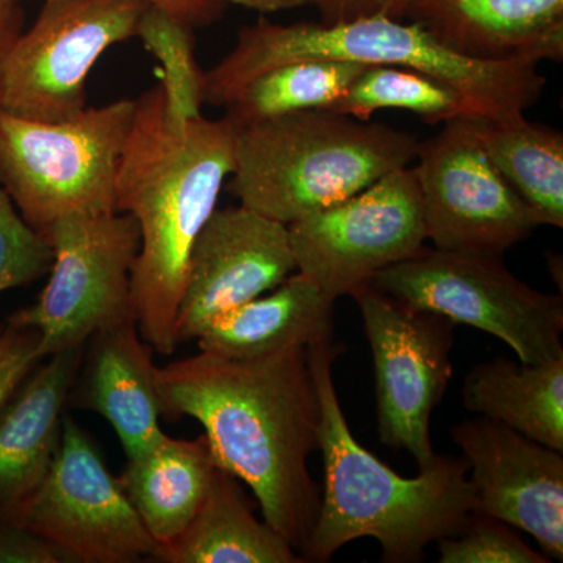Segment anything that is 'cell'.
<instances>
[{
    "label": "cell",
    "mask_w": 563,
    "mask_h": 563,
    "mask_svg": "<svg viewBox=\"0 0 563 563\" xmlns=\"http://www.w3.org/2000/svg\"><path fill=\"white\" fill-rule=\"evenodd\" d=\"M402 20L479 60L563 58V0H410Z\"/></svg>",
    "instance_id": "18"
},
{
    "label": "cell",
    "mask_w": 563,
    "mask_h": 563,
    "mask_svg": "<svg viewBox=\"0 0 563 563\" xmlns=\"http://www.w3.org/2000/svg\"><path fill=\"white\" fill-rule=\"evenodd\" d=\"M217 466L206 435H165L146 453L128 459L118 481L158 550L176 542L195 520Z\"/></svg>",
    "instance_id": "20"
},
{
    "label": "cell",
    "mask_w": 563,
    "mask_h": 563,
    "mask_svg": "<svg viewBox=\"0 0 563 563\" xmlns=\"http://www.w3.org/2000/svg\"><path fill=\"white\" fill-rule=\"evenodd\" d=\"M85 346L43 358L0 407V526H16L54 465Z\"/></svg>",
    "instance_id": "16"
},
{
    "label": "cell",
    "mask_w": 563,
    "mask_h": 563,
    "mask_svg": "<svg viewBox=\"0 0 563 563\" xmlns=\"http://www.w3.org/2000/svg\"><path fill=\"white\" fill-rule=\"evenodd\" d=\"M235 129L233 196L287 225L412 165L420 143L390 125L329 110L299 111Z\"/></svg>",
    "instance_id": "5"
},
{
    "label": "cell",
    "mask_w": 563,
    "mask_h": 563,
    "mask_svg": "<svg viewBox=\"0 0 563 563\" xmlns=\"http://www.w3.org/2000/svg\"><path fill=\"white\" fill-rule=\"evenodd\" d=\"M41 235L52 250L49 280L38 301L7 322L35 329L43 358L85 346L103 329L135 320L132 269L140 231L131 214H73Z\"/></svg>",
    "instance_id": "8"
},
{
    "label": "cell",
    "mask_w": 563,
    "mask_h": 563,
    "mask_svg": "<svg viewBox=\"0 0 563 563\" xmlns=\"http://www.w3.org/2000/svg\"><path fill=\"white\" fill-rule=\"evenodd\" d=\"M462 398L468 412L563 453V357L536 365L507 357L479 363L466 373Z\"/></svg>",
    "instance_id": "22"
},
{
    "label": "cell",
    "mask_w": 563,
    "mask_h": 563,
    "mask_svg": "<svg viewBox=\"0 0 563 563\" xmlns=\"http://www.w3.org/2000/svg\"><path fill=\"white\" fill-rule=\"evenodd\" d=\"M333 310L335 299L296 272L268 296H258L211 322L198 339L199 351L250 361L332 342Z\"/></svg>",
    "instance_id": "19"
},
{
    "label": "cell",
    "mask_w": 563,
    "mask_h": 563,
    "mask_svg": "<svg viewBox=\"0 0 563 563\" xmlns=\"http://www.w3.org/2000/svg\"><path fill=\"white\" fill-rule=\"evenodd\" d=\"M49 543L18 526H0V563H62Z\"/></svg>",
    "instance_id": "31"
},
{
    "label": "cell",
    "mask_w": 563,
    "mask_h": 563,
    "mask_svg": "<svg viewBox=\"0 0 563 563\" xmlns=\"http://www.w3.org/2000/svg\"><path fill=\"white\" fill-rule=\"evenodd\" d=\"M296 272L339 299L424 247V211L413 166L288 224Z\"/></svg>",
    "instance_id": "11"
},
{
    "label": "cell",
    "mask_w": 563,
    "mask_h": 563,
    "mask_svg": "<svg viewBox=\"0 0 563 563\" xmlns=\"http://www.w3.org/2000/svg\"><path fill=\"white\" fill-rule=\"evenodd\" d=\"M136 99L62 121L0 111V187L36 232L73 214L114 210V184Z\"/></svg>",
    "instance_id": "6"
},
{
    "label": "cell",
    "mask_w": 563,
    "mask_h": 563,
    "mask_svg": "<svg viewBox=\"0 0 563 563\" xmlns=\"http://www.w3.org/2000/svg\"><path fill=\"white\" fill-rule=\"evenodd\" d=\"M295 272L287 224L242 203L214 210L191 251L177 343L198 340L221 314L274 290Z\"/></svg>",
    "instance_id": "14"
},
{
    "label": "cell",
    "mask_w": 563,
    "mask_h": 563,
    "mask_svg": "<svg viewBox=\"0 0 563 563\" xmlns=\"http://www.w3.org/2000/svg\"><path fill=\"white\" fill-rule=\"evenodd\" d=\"M372 285L415 309L498 336L520 362L563 357V299L529 287L501 255L422 247L388 266Z\"/></svg>",
    "instance_id": "7"
},
{
    "label": "cell",
    "mask_w": 563,
    "mask_h": 563,
    "mask_svg": "<svg viewBox=\"0 0 563 563\" xmlns=\"http://www.w3.org/2000/svg\"><path fill=\"white\" fill-rule=\"evenodd\" d=\"M235 125L180 121L166 110L161 85L136 99L114 184V210L139 224L132 269L136 328L158 354L177 350L176 320L192 247L232 176Z\"/></svg>",
    "instance_id": "2"
},
{
    "label": "cell",
    "mask_w": 563,
    "mask_h": 563,
    "mask_svg": "<svg viewBox=\"0 0 563 563\" xmlns=\"http://www.w3.org/2000/svg\"><path fill=\"white\" fill-rule=\"evenodd\" d=\"M365 68L335 60L284 63L244 81L221 109L235 128L299 111L332 110Z\"/></svg>",
    "instance_id": "24"
},
{
    "label": "cell",
    "mask_w": 563,
    "mask_h": 563,
    "mask_svg": "<svg viewBox=\"0 0 563 563\" xmlns=\"http://www.w3.org/2000/svg\"><path fill=\"white\" fill-rule=\"evenodd\" d=\"M51 265V244L0 187V292L33 284L49 273Z\"/></svg>",
    "instance_id": "28"
},
{
    "label": "cell",
    "mask_w": 563,
    "mask_h": 563,
    "mask_svg": "<svg viewBox=\"0 0 563 563\" xmlns=\"http://www.w3.org/2000/svg\"><path fill=\"white\" fill-rule=\"evenodd\" d=\"M406 110L428 124L477 118L468 101L444 81L401 66H366L336 103L333 113L369 121L379 110Z\"/></svg>",
    "instance_id": "25"
},
{
    "label": "cell",
    "mask_w": 563,
    "mask_h": 563,
    "mask_svg": "<svg viewBox=\"0 0 563 563\" xmlns=\"http://www.w3.org/2000/svg\"><path fill=\"white\" fill-rule=\"evenodd\" d=\"M410 0H309L320 11L322 24H339L363 18L390 16L402 20Z\"/></svg>",
    "instance_id": "30"
},
{
    "label": "cell",
    "mask_w": 563,
    "mask_h": 563,
    "mask_svg": "<svg viewBox=\"0 0 563 563\" xmlns=\"http://www.w3.org/2000/svg\"><path fill=\"white\" fill-rule=\"evenodd\" d=\"M361 310L376 377L377 433L391 450L407 451L418 470L435 461L433 410L453 376L454 324L374 288L351 296Z\"/></svg>",
    "instance_id": "10"
},
{
    "label": "cell",
    "mask_w": 563,
    "mask_h": 563,
    "mask_svg": "<svg viewBox=\"0 0 563 563\" xmlns=\"http://www.w3.org/2000/svg\"><path fill=\"white\" fill-rule=\"evenodd\" d=\"M451 437L472 472L473 512L498 518L563 561V455L501 422H459Z\"/></svg>",
    "instance_id": "15"
},
{
    "label": "cell",
    "mask_w": 563,
    "mask_h": 563,
    "mask_svg": "<svg viewBox=\"0 0 563 563\" xmlns=\"http://www.w3.org/2000/svg\"><path fill=\"white\" fill-rule=\"evenodd\" d=\"M24 31V11L20 0H0V74L11 47Z\"/></svg>",
    "instance_id": "33"
},
{
    "label": "cell",
    "mask_w": 563,
    "mask_h": 563,
    "mask_svg": "<svg viewBox=\"0 0 563 563\" xmlns=\"http://www.w3.org/2000/svg\"><path fill=\"white\" fill-rule=\"evenodd\" d=\"M16 526L65 562L133 563L155 559L158 550L101 451L69 415L54 465Z\"/></svg>",
    "instance_id": "12"
},
{
    "label": "cell",
    "mask_w": 563,
    "mask_h": 563,
    "mask_svg": "<svg viewBox=\"0 0 563 563\" xmlns=\"http://www.w3.org/2000/svg\"><path fill=\"white\" fill-rule=\"evenodd\" d=\"M488 158L539 225L563 228V135L525 113L477 118Z\"/></svg>",
    "instance_id": "23"
},
{
    "label": "cell",
    "mask_w": 563,
    "mask_h": 563,
    "mask_svg": "<svg viewBox=\"0 0 563 563\" xmlns=\"http://www.w3.org/2000/svg\"><path fill=\"white\" fill-rule=\"evenodd\" d=\"M301 60L421 70L461 92L477 118L525 113L547 87L537 62L466 57L412 21L373 16L339 24H274L262 18L240 29L233 49L203 73V103L221 109L244 81L274 66Z\"/></svg>",
    "instance_id": "4"
},
{
    "label": "cell",
    "mask_w": 563,
    "mask_h": 563,
    "mask_svg": "<svg viewBox=\"0 0 563 563\" xmlns=\"http://www.w3.org/2000/svg\"><path fill=\"white\" fill-rule=\"evenodd\" d=\"M136 36L161 63L158 85L168 113L180 121L201 118L203 70L196 60L192 27L150 5L141 16Z\"/></svg>",
    "instance_id": "26"
},
{
    "label": "cell",
    "mask_w": 563,
    "mask_h": 563,
    "mask_svg": "<svg viewBox=\"0 0 563 563\" xmlns=\"http://www.w3.org/2000/svg\"><path fill=\"white\" fill-rule=\"evenodd\" d=\"M342 347H307L320 401V446L324 490L303 562L331 561L336 551L373 537L384 563H418L429 544L454 536L473 512L474 488L465 459L437 454L428 468L404 477L355 440L343 412L332 365Z\"/></svg>",
    "instance_id": "3"
},
{
    "label": "cell",
    "mask_w": 563,
    "mask_h": 563,
    "mask_svg": "<svg viewBox=\"0 0 563 563\" xmlns=\"http://www.w3.org/2000/svg\"><path fill=\"white\" fill-rule=\"evenodd\" d=\"M224 3L246 7V9L261 11V13H274V11L298 9L309 5V0H222Z\"/></svg>",
    "instance_id": "34"
},
{
    "label": "cell",
    "mask_w": 563,
    "mask_h": 563,
    "mask_svg": "<svg viewBox=\"0 0 563 563\" xmlns=\"http://www.w3.org/2000/svg\"><path fill=\"white\" fill-rule=\"evenodd\" d=\"M141 2L168 11L174 18L192 29L206 27L220 20L225 5L222 0H141Z\"/></svg>",
    "instance_id": "32"
},
{
    "label": "cell",
    "mask_w": 563,
    "mask_h": 563,
    "mask_svg": "<svg viewBox=\"0 0 563 563\" xmlns=\"http://www.w3.org/2000/svg\"><path fill=\"white\" fill-rule=\"evenodd\" d=\"M152 351L135 320L103 329L88 340L69 393L74 406L110 422L128 459L146 453L166 435Z\"/></svg>",
    "instance_id": "17"
},
{
    "label": "cell",
    "mask_w": 563,
    "mask_h": 563,
    "mask_svg": "<svg viewBox=\"0 0 563 563\" xmlns=\"http://www.w3.org/2000/svg\"><path fill=\"white\" fill-rule=\"evenodd\" d=\"M141 0H44L0 74V111L62 121L87 109L88 76L114 44L135 38Z\"/></svg>",
    "instance_id": "9"
},
{
    "label": "cell",
    "mask_w": 563,
    "mask_h": 563,
    "mask_svg": "<svg viewBox=\"0 0 563 563\" xmlns=\"http://www.w3.org/2000/svg\"><path fill=\"white\" fill-rule=\"evenodd\" d=\"M157 387L163 417L201 422L217 465L251 488L263 520L301 555L321 501L309 470L320 401L307 347L250 361L199 351L158 368Z\"/></svg>",
    "instance_id": "1"
},
{
    "label": "cell",
    "mask_w": 563,
    "mask_h": 563,
    "mask_svg": "<svg viewBox=\"0 0 563 563\" xmlns=\"http://www.w3.org/2000/svg\"><path fill=\"white\" fill-rule=\"evenodd\" d=\"M498 518L472 512L457 533L443 537L439 544L442 563H550Z\"/></svg>",
    "instance_id": "27"
},
{
    "label": "cell",
    "mask_w": 563,
    "mask_h": 563,
    "mask_svg": "<svg viewBox=\"0 0 563 563\" xmlns=\"http://www.w3.org/2000/svg\"><path fill=\"white\" fill-rule=\"evenodd\" d=\"M476 120L446 122L418 143L426 235L435 250L503 255L540 225L488 158Z\"/></svg>",
    "instance_id": "13"
},
{
    "label": "cell",
    "mask_w": 563,
    "mask_h": 563,
    "mask_svg": "<svg viewBox=\"0 0 563 563\" xmlns=\"http://www.w3.org/2000/svg\"><path fill=\"white\" fill-rule=\"evenodd\" d=\"M41 361L40 335L35 329L10 322L0 325V407Z\"/></svg>",
    "instance_id": "29"
},
{
    "label": "cell",
    "mask_w": 563,
    "mask_h": 563,
    "mask_svg": "<svg viewBox=\"0 0 563 563\" xmlns=\"http://www.w3.org/2000/svg\"><path fill=\"white\" fill-rule=\"evenodd\" d=\"M240 481L214 468L210 488L195 520L176 542L161 548L166 563H302L280 533L255 518Z\"/></svg>",
    "instance_id": "21"
}]
</instances>
